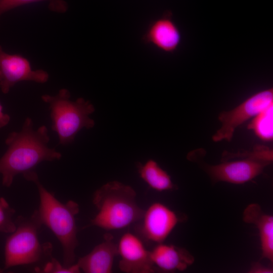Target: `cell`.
I'll return each instance as SVG.
<instances>
[{
  "label": "cell",
  "instance_id": "obj_1",
  "mask_svg": "<svg viewBox=\"0 0 273 273\" xmlns=\"http://www.w3.org/2000/svg\"><path fill=\"white\" fill-rule=\"evenodd\" d=\"M48 128L41 125L35 129L32 119L27 117L21 129L7 136V150L0 158V174L2 185H12L15 177L33 171L43 161H53L62 157L60 152L48 146L50 141Z\"/></svg>",
  "mask_w": 273,
  "mask_h": 273
},
{
  "label": "cell",
  "instance_id": "obj_2",
  "mask_svg": "<svg viewBox=\"0 0 273 273\" xmlns=\"http://www.w3.org/2000/svg\"><path fill=\"white\" fill-rule=\"evenodd\" d=\"M23 176L37 188L40 200L38 215L42 224L48 227L61 244L63 265L65 267L72 265L74 264L75 251L78 245L75 220L79 211L78 204L72 200L61 203L42 185L35 171Z\"/></svg>",
  "mask_w": 273,
  "mask_h": 273
},
{
  "label": "cell",
  "instance_id": "obj_3",
  "mask_svg": "<svg viewBox=\"0 0 273 273\" xmlns=\"http://www.w3.org/2000/svg\"><path fill=\"white\" fill-rule=\"evenodd\" d=\"M136 196L131 187L119 181L103 185L94 194L93 202L98 212L88 226L115 230L140 221L145 210L138 205Z\"/></svg>",
  "mask_w": 273,
  "mask_h": 273
},
{
  "label": "cell",
  "instance_id": "obj_4",
  "mask_svg": "<svg viewBox=\"0 0 273 273\" xmlns=\"http://www.w3.org/2000/svg\"><path fill=\"white\" fill-rule=\"evenodd\" d=\"M70 93L62 88L55 96H41V100L49 106L52 120V129L57 134L59 143H71L82 128L90 129L95 125L89 115L95 111L93 105L82 98L70 100Z\"/></svg>",
  "mask_w": 273,
  "mask_h": 273
},
{
  "label": "cell",
  "instance_id": "obj_5",
  "mask_svg": "<svg viewBox=\"0 0 273 273\" xmlns=\"http://www.w3.org/2000/svg\"><path fill=\"white\" fill-rule=\"evenodd\" d=\"M16 229L7 239L5 246V269L38 261L43 254H50L52 247L43 246L38 238L42 223L37 210L29 217L19 216L15 220Z\"/></svg>",
  "mask_w": 273,
  "mask_h": 273
},
{
  "label": "cell",
  "instance_id": "obj_6",
  "mask_svg": "<svg viewBox=\"0 0 273 273\" xmlns=\"http://www.w3.org/2000/svg\"><path fill=\"white\" fill-rule=\"evenodd\" d=\"M273 104V88L258 92L245 100L235 108L220 112L218 118L221 126L212 135L215 142L231 141L236 129Z\"/></svg>",
  "mask_w": 273,
  "mask_h": 273
},
{
  "label": "cell",
  "instance_id": "obj_7",
  "mask_svg": "<svg viewBox=\"0 0 273 273\" xmlns=\"http://www.w3.org/2000/svg\"><path fill=\"white\" fill-rule=\"evenodd\" d=\"M49 78L48 73L42 69L32 70L29 60L19 54L5 52L0 45V89L8 94L18 82L32 81L44 83Z\"/></svg>",
  "mask_w": 273,
  "mask_h": 273
},
{
  "label": "cell",
  "instance_id": "obj_8",
  "mask_svg": "<svg viewBox=\"0 0 273 273\" xmlns=\"http://www.w3.org/2000/svg\"><path fill=\"white\" fill-rule=\"evenodd\" d=\"M271 163L256 157H246L233 161H224L217 165L205 164L203 166L213 182L242 184L260 174Z\"/></svg>",
  "mask_w": 273,
  "mask_h": 273
},
{
  "label": "cell",
  "instance_id": "obj_9",
  "mask_svg": "<svg viewBox=\"0 0 273 273\" xmlns=\"http://www.w3.org/2000/svg\"><path fill=\"white\" fill-rule=\"evenodd\" d=\"M179 219L172 210L161 203L155 202L145 210L137 231L147 241L162 243L178 223Z\"/></svg>",
  "mask_w": 273,
  "mask_h": 273
},
{
  "label": "cell",
  "instance_id": "obj_10",
  "mask_svg": "<svg viewBox=\"0 0 273 273\" xmlns=\"http://www.w3.org/2000/svg\"><path fill=\"white\" fill-rule=\"evenodd\" d=\"M118 246L120 256V269L126 273H152L157 268L153 264L150 251L146 249L141 240L127 232L121 237Z\"/></svg>",
  "mask_w": 273,
  "mask_h": 273
},
{
  "label": "cell",
  "instance_id": "obj_11",
  "mask_svg": "<svg viewBox=\"0 0 273 273\" xmlns=\"http://www.w3.org/2000/svg\"><path fill=\"white\" fill-rule=\"evenodd\" d=\"M142 39L162 52L172 53L181 43V34L171 14L168 12L150 24Z\"/></svg>",
  "mask_w": 273,
  "mask_h": 273
},
{
  "label": "cell",
  "instance_id": "obj_12",
  "mask_svg": "<svg viewBox=\"0 0 273 273\" xmlns=\"http://www.w3.org/2000/svg\"><path fill=\"white\" fill-rule=\"evenodd\" d=\"M104 241L90 252L78 259L76 263L85 273H110L112 271L115 257L118 255V246L110 234L104 235Z\"/></svg>",
  "mask_w": 273,
  "mask_h": 273
},
{
  "label": "cell",
  "instance_id": "obj_13",
  "mask_svg": "<svg viewBox=\"0 0 273 273\" xmlns=\"http://www.w3.org/2000/svg\"><path fill=\"white\" fill-rule=\"evenodd\" d=\"M150 251L154 265L163 271H183L194 261V257L187 250L172 245L158 244Z\"/></svg>",
  "mask_w": 273,
  "mask_h": 273
},
{
  "label": "cell",
  "instance_id": "obj_14",
  "mask_svg": "<svg viewBox=\"0 0 273 273\" xmlns=\"http://www.w3.org/2000/svg\"><path fill=\"white\" fill-rule=\"evenodd\" d=\"M246 223L254 224L258 229L262 257L273 262V217L263 212L257 204L248 205L243 213Z\"/></svg>",
  "mask_w": 273,
  "mask_h": 273
},
{
  "label": "cell",
  "instance_id": "obj_15",
  "mask_svg": "<svg viewBox=\"0 0 273 273\" xmlns=\"http://www.w3.org/2000/svg\"><path fill=\"white\" fill-rule=\"evenodd\" d=\"M137 167L140 177L152 189L162 192L175 187L170 175L155 161L149 160L144 164L139 163Z\"/></svg>",
  "mask_w": 273,
  "mask_h": 273
},
{
  "label": "cell",
  "instance_id": "obj_16",
  "mask_svg": "<svg viewBox=\"0 0 273 273\" xmlns=\"http://www.w3.org/2000/svg\"><path fill=\"white\" fill-rule=\"evenodd\" d=\"M273 104H270L252 118L247 128L263 141L273 139Z\"/></svg>",
  "mask_w": 273,
  "mask_h": 273
},
{
  "label": "cell",
  "instance_id": "obj_17",
  "mask_svg": "<svg viewBox=\"0 0 273 273\" xmlns=\"http://www.w3.org/2000/svg\"><path fill=\"white\" fill-rule=\"evenodd\" d=\"M48 2L51 11L63 13L68 8L64 0H0V17L5 13L20 6L40 2Z\"/></svg>",
  "mask_w": 273,
  "mask_h": 273
},
{
  "label": "cell",
  "instance_id": "obj_18",
  "mask_svg": "<svg viewBox=\"0 0 273 273\" xmlns=\"http://www.w3.org/2000/svg\"><path fill=\"white\" fill-rule=\"evenodd\" d=\"M15 210L10 207L7 200L3 197L0 198V232L11 234L16 229L15 221L13 216Z\"/></svg>",
  "mask_w": 273,
  "mask_h": 273
},
{
  "label": "cell",
  "instance_id": "obj_19",
  "mask_svg": "<svg viewBox=\"0 0 273 273\" xmlns=\"http://www.w3.org/2000/svg\"><path fill=\"white\" fill-rule=\"evenodd\" d=\"M80 269L77 264L74 263L72 265L65 267L61 264L55 258H52V260L46 264L43 269V272L51 273H78Z\"/></svg>",
  "mask_w": 273,
  "mask_h": 273
},
{
  "label": "cell",
  "instance_id": "obj_20",
  "mask_svg": "<svg viewBox=\"0 0 273 273\" xmlns=\"http://www.w3.org/2000/svg\"><path fill=\"white\" fill-rule=\"evenodd\" d=\"M272 269L265 266L259 263H254L252 264L249 270L251 273H270L272 272Z\"/></svg>",
  "mask_w": 273,
  "mask_h": 273
},
{
  "label": "cell",
  "instance_id": "obj_21",
  "mask_svg": "<svg viewBox=\"0 0 273 273\" xmlns=\"http://www.w3.org/2000/svg\"><path fill=\"white\" fill-rule=\"evenodd\" d=\"M10 119V116L4 112L3 106L0 102V128L7 125Z\"/></svg>",
  "mask_w": 273,
  "mask_h": 273
}]
</instances>
